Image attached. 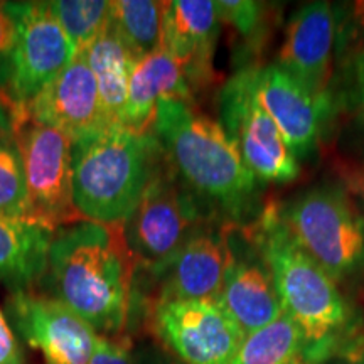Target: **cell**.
I'll return each mask as SVG.
<instances>
[{
    "mask_svg": "<svg viewBox=\"0 0 364 364\" xmlns=\"http://www.w3.org/2000/svg\"><path fill=\"white\" fill-rule=\"evenodd\" d=\"M136 263L124 225L81 220L54 231L43 284L100 336L118 338L129 324Z\"/></svg>",
    "mask_w": 364,
    "mask_h": 364,
    "instance_id": "6da1fadb",
    "label": "cell"
},
{
    "mask_svg": "<svg viewBox=\"0 0 364 364\" xmlns=\"http://www.w3.org/2000/svg\"><path fill=\"white\" fill-rule=\"evenodd\" d=\"M150 132L176 174L209 211L236 225L258 216L260 181L220 122L194 103L162 100Z\"/></svg>",
    "mask_w": 364,
    "mask_h": 364,
    "instance_id": "7a4b0ae2",
    "label": "cell"
},
{
    "mask_svg": "<svg viewBox=\"0 0 364 364\" xmlns=\"http://www.w3.org/2000/svg\"><path fill=\"white\" fill-rule=\"evenodd\" d=\"M241 231L265 260L282 311L304 332L302 361L314 364L332 346L361 331L338 282L295 241L275 203L241 225Z\"/></svg>",
    "mask_w": 364,
    "mask_h": 364,
    "instance_id": "3957f363",
    "label": "cell"
},
{
    "mask_svg": "<svg viewBox=\"0 0 364 364\" xmlns=\"http://www.w3.org/2000/svg\"><path fill=\"white\" fill-rule=\"evenodd\" d=\"M164 161L150 130L105 127L73 140V199L81 220L124 225Z\"/></svg>",
    "mask_w": 364,
    "mask_h": 364,
    "instance_id": "277c9868",
    "label": "cell"
},
{
    "mask_svg": "<svg viewBox=\"0 0 364 364\" xmlns=\"http://www.w3.org/2000/svg\"><path fill=\"white\" fill-rule=\"evenodd\" d=\"M295 241L338 280L364 272V215L343 186H318L280 208Z\"/></svg>",
    "mask_w": 364,
    "mask_h": 364,
    "instance_id": "5b68a950",
    "label": "cell"
},
{
    "mask_svg": "<svg viewBox=\"0 0 364 364\" xmlns=\"http://www.w3.org/2000/svg\"><path fill=\"white\" fill-rule=\"evenodd\" d=\"M211 218L220 216L204 206L166 159L124 223L136 272L147 275L161 267Z\"/></svg>",
    "mask_w": 364,
    "mask_h": 364,
    "instance_id": "8992f818",
    "label": "cell"
},
{
    "mask_svg": "<svg viewBox=\"0 0 364 364\" xmlns=\"http://www.w3.org/2000/svg\"><path fill=\"white\" fill-rule=\"evenodd\" d=\"M12 135L24 167L31 221L58 231L81 221L73 199V139L12 105Z\"/></svg>",
    "mask_w": 364,
    "mask_h": 364,
    "instance_id": "52a82bcc",
    "label": "cell"
},
{
    "mask_svg": "<svg viewBox=\"0 0 364 364\" xmlns=\"http://www.w3.org/2000/svg\"><path fill=\"white\" fill-rule=\"evenodd\" d=\"M258 66L241 68L220 91V124L260 182L285 184L299 177V161L255 93Z\"/></svg>",
    "mask_w": 364,
    "mask_h": 364,
    "instance_id": "ba28073f",
    "label": "cell"
},
{
    "mask_svg": "<svg viewBox=\"0 0 364 364\" xmlns=\"http://www.w3.org/2000/svg\"><path fill=\"white\" fill-rule=\"evenodd\" d=\"M152 329L184 364H233L243 331L218 299L156 300Z\"/></svg>",
    "mask_w": 364,
    "mask_h": 364,
    "instance_id": "9c48e42d",
    "label": "cell"
},
{
    "mask_svg": "<svg viewBox=\"0 0 364 364\" xmlns=\"http://www.w3.org/2000/svg\"><path fill=\"white\" fill-rule=\"evenodd\" d=\"M9 9L17 24L16 71L9 103L26 107L66 70L78 49L48 2H9Z\"/></svg>",
    "mask_w": 364,
    "mask_h": 364,
    "instance_id": "30bf717a",
    "label": "cell"
},
{
    "mask_svg": "<svg viewBox=\"0 0 364 364\" xmlns=\"http://www.w3.org/2000/svg\"><path fill=\"white\" fill-rule=\"evenodd\" d=\"M236 223L211 218L167 262L147 277L157 285L156 300L218 299L233 263Z\"/></svg>",
    "mask_w": 364,
    "mask_h": 364,
    "instance_id": "8fae6325",
    "label": "cell"
},
{
    "mask_svg": "<svg viewBox=\"0 0 364 364\" xmlns=\"http://www.w3.org/2000/svg\"><path fill=\"white\" fill-rule=\"evenodd\" d=\"M6 317L14 334L43 354L46 364H88L97 332L71 309L49 295L12 292Z\"/></svg>",
    "mask_w": 364,
    "mask_h": 364,
    "instance_id": "7c38bea8",
    "label": "cell"
},
{
    "mask_svg": "<svg viewBox=\"0 0 364 364\" xmlns=\"http://www.w3.org/2000/svg\"><path fill=\"white\" fill-rule=\"evenodd\" d=\"M255 93L294 157L300 161L311 156L331 113V97H316L277 65L257 68Z\"/></svg>",
    "mask_w": 364,
    "mask_h": 364,
    "instance_id": "4fadbf2b",
    "label": "cell"
},
{
    "mask_svg": "<svg viewBox=\"0 0 364 364\" xmlns=\"http://www.w3.org/2000/svg\"><path fill=\"white\" fill-rule=\"evenodd\" d=\"M334 41L336 16L331 4H306L290 17L275 65L316 97H331Z\"/></svg>",
    "mask_w": 364,
    "mask_h": 364,
    "instance_id": "5bb4252c",
    "label": "cell"
},
{
    "mask_svg": "<svg viewBox=\"0 0 364 364\" xmlns=\"http://www.w3.org/2000/svg\"><path fill=\"white\" fill-rule=\"evenodd\" d=\"M221 21L211 0H174L166 4L161 49L179 63L191 88H206L215 80V59Z\"/></svg>",
    "mask_w": 364,
    "mask_h": 364,
    "instance_id": "9a60e30c",
    "label": "cell"
},
{
    "mask_svg": "<svg viewBox=\"0 0 364 364\" xmlns=\"http://www.w3.org/2000/svg\"><path fill=\"white\" fill-rule=\"evenodd\" d=\"M231 245L233 263L218 300L247 336L270 324L284 311L272 273L255 245L241 231V225H235Z\"/></svg>",
    "mask_w": 364,
    "mask_h": 364,
    "instance_id": "2e32d148",
    "label": "cell"
},
{
    "mask_svg": "<svg viewBox=\"0 0 364 364\" xmlns=\"http://www.w3.org/2000/svg\"><path fill=\"white\" fill-rule=\"evenodd\" d=\"M24 108L34 120L65 132L73 140L108 127L97 78L83 51L76 53L66 70Z\"/></svg>",
    "mask_w": 364,
    "mask_h": 364,
    "instance_id": "e0dca14e",
    "label": "cell"
},
{
    "mask_svg": "<svg viewBox=\"0 0 364 364\" xmlns=\"http://www.w3.org/2000/svg\"><path fill=\"white\" fill-rule=\"evenodd\" d=\"M162 100L193 103L194 91L179 63L162 49L140 59L132 73L124 124L134 132H149Z\"/></svg>",
    "mask_w": 364,
    "mask_h": 364,
    "instance_id": "ac0fdd59",
    "label": "cell"
},
{
    "mask_svg": "<svg viewBox=\"0 0 364 364\" xmlns=\"http://www.w3.org/2000/svg\"><path fill=\"white\" fill-rule=\"evenodd\" d=\"M53 235L36 223L0 216V284L22 292L43 282Z\"/></svg>",
    "mask_w": 364,
    "mask_h": 364,
    "instance_id": "d6986e66",
    "label": "cell"
},
{
    "mask_svg": "<svg viewBox=\"0 0 364 364\" xmlns=\"http://www.w3.org/2000/svg\"><path fill=\"white\" fill-rule=\"evenodd\" d=\"M80 51L85 53L86 61L97 78L105 122L108 127H122L132 73L139 59L130 53L110 22L93 43Z\"/></svg>",
    "mask_w": 364,
    "mask_h": 364,
    "instance_id": "ffe728a7",
    "label": "cell"
},
{
    "mask_svg": "<svg viewBox=\"0 0 364 364\" xmlns=\"http://www.w3.org/2000/svg\"><path fill=\"white\" fill-rule=\"evenodd\" d=\"M166 4L156 0L112 2L110 26L139 61L161 49Z\"/></svg>",
    "mask_w": 364,
    "mask_h": 364,
    "instance_id": "44dd1931",
    "label": "cell"
},
{
    "mask_svg": "<svg viewBox=\"0 0 364 364\" xmlns=\"http://www.w3.org/2000/svg\"><path fill=\"white\" fill-rule=\"evenodd\" d=\"M306 349L300 327L287 314L243 338L233 364H294Z\"/></svg>",
    "mask_w": 364,
    "mask_h": 364,
    "instance_id": "7402d4cb",
    "label": "cell"
},
{
    "mask_svg": "<svg viewBox=\"0 0 364 364\" xmlns=\"http://www.w3.org/2000/svg\"><path fill=\"white\" fill-rule=\"evenodd\" d=\"M218 4L221 24H230L240 39V70L245 59L257 56L268 38L272 24V9L268 4L253 0H223Z\"/></svg>",
    "mask_w": 364,
    "mask_h": 364,
    "instance_id": "603a6c76",
    "label": "cell"
},
{
    "mask_svg": "<svg viewBox=\"0 0 364 364\" xmlns=\"http://www.w3.org/2000/svg\"><path fill=\"white\" fill-rule=\"evenodd\" d=\"M48 7L78 51L93 43L110 22L108 0H54Z\"/></svg>",
    "mask_w": 364,
    "mask_h": 364,
    "instance_id": "cb8c5ba5",
    "label": "cell"
},
{
    "mask_svg": "<svg viewBox=\"0 0 364 364\" xmlns=\"http://www.w3.org/2000/svg\"><path fill=\"white\" fill-rule=\"evenodd\" d=\"M0 216L31 221L24 167L12 132L0 135Z\"/></svg>",
    "mask_w": 364,
    "mask_h": 364,
    "instance_id": "d4e9b609",
    "label": "cell"
},
{
    "mask_svg": "<svg viewBox=\"0 0 364 364\" xmlns=\"http://www.w3.org/2000/svg\"><path fill=\"white\" fill-rule=\"evenodd\" d=\"M17 24L9 2H0V97L9 103L16 71ZM11 105V103H9Z\"/></svg>",
    "mask_w": 364,
    "mask_h": 364,
    "instance_id": "484cf974",
    "label": "cell"
},
{
    "mask_svg": "<svg viewBox=\"0 0 364 364\" xmlns=\"http://www.w3.org/2000/svg\"><path fill=\"white\" fill-rule=\"evenodd\" d=\"M88 364H136L134 346L129 338L97 336Z\"/></svg>",
    "mask_w": 364,
    "mask_h": 364,
    "instance_id": "4316f807",
    "label": "cell"
},
{
    "mask_svg": "<svg viewBox=\"0 0 364 364\" xmlns=\"http://www.w3.org/2000/svg\"><path fill=\"white\" fill-rule=\"evenodd\" d=\"M314 364H364V331L332 346Z\"/></svg>",
    "mask_w": 364,
    "mask_h": 364,
    "instance_id": "83f0119b",
    "label": "cell"
},
{
    "mask_svg": "<svg viewBox=\"0 0 364 364\" xmlns=\"http://www.w3.org/2000/svg\"><path fill=\"white\" fill-rule=\"evenodd\" d=\"M0 364H27L19 339L0 309Z\"/></svg>",
    "mask_w": 364,
    "mask_h": 364,
    "instance_id": "f1b7e54d",
    "label": "cell"
},
{
    "mask_svg": "<svg viewBox=\"0 0 364 364\" xmlns=\"http://www.w3.org/2000/svg\"><path fill=\"white\" fill-rule=\"evenodd\" d=\"M136 364H184L167 353L162 346L145 344L135 351Z\"/></svg>",
    "mask_w": 364,
    "mask_h": 364,
    "instance_id": "f546056e",
    "label": "cell"
},
{
    "mask_svg": "<svg viewBox=\"0 0 364 364\" xmlns=\"http://www.w3.org/2000/svg\"><path fill=\"white\" fill-rule=\"evenodd\" d=\"M338 174L341 177V186H364V166H356V164H343L339 166Z\"/></svg>",
    "mask_w": 364,
    "mask_h": 364,
    "instance_id": "4dcf8cb0",
    "label": "cell"
},
{
    "mask_svg": "<svg viewBox=\"0 0 364 364\" xmlns=\"http://www.w3.org/2000/svg\"><path fill=\"white\" fill-rule=\"evenodd\" d=\"M12 132V110L11 105L0 97V135Z\"/></svg>",
    "mask_w": 364,
    "mask_h": 364,
    "instance_id": "1f68e13d",
    "label": "cell"
},
{
    "mask_svg": "<svg viewBox=\"0 0 364 364\" xmlns=\"http://www.w3.org/2000/svg\"><path fill=\"white\" fill-rule=\"evenodd\" d=\"M356 78H358L359 93H361V103L364 107V51L361 53V56H359L356 63Z\"/></svg>",
    "mask_w": 364,
    "mask_h": 364,
    "instance_id": "d6a6232c",
    "label": "cell"
},
{
    "mask_svg": "<svg viewBox=\"0 0 364 364\" xmlns=\"http://www.w3.org/2000/svg\"><path fill=\"white\" fill-rule=\"evenodd\" d=\"M348 191L349 194H353L354 198H358L359 201L363 203V208H364V186H348V188H344Z\"/></svg>",
    "mask_w": 364,
    "mask_h": 364,
    "instance_id": "836d02e7",
    "label": "cell"
},
{
    "mask_svg": "<svg viewBox=\"0 0 364 364\" xmlns=\"http://www.w3.org/2000/svg\"><path fill=\"white\" fill-rule=\"evenodd\" d=\"M294 364H307V363H306V361H302V359H300V361H295Z\"/></svg>",
    "mask_w": 364,
    "mask_h": 364,
    "instance_id": "e575fe53",
    "label": "cell"
}]
</instances>
